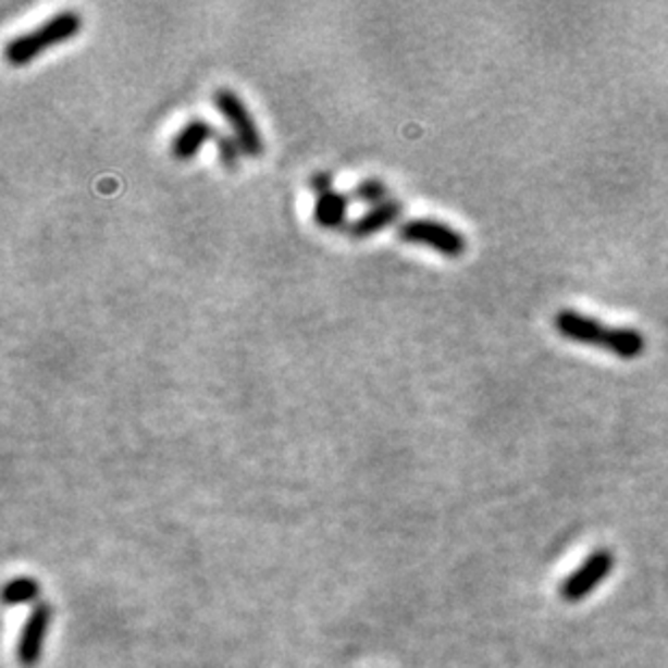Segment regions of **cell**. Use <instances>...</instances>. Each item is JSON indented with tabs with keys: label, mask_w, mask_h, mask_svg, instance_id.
Listing matches in <instances>:
<instances>
[{
	"label": "cell",
	"mask_w": 668,
	"mask_h": 668,
	"mask_svg": "<svg viewBox=\"0 0 668 668\" xmlns=\"http://www.w3.org/2000/svg\"><path fill=\"white\" fill-rule=\"evenodd\" d=\"M405 206L398 199H387L379 206L368 208L363 214H359L352 223L346 225V234L355 240H363L370 238L383 230H387L389 225H394L400 217H403Z\"/></svg>",
	"instance_id": "7"
},
{
	"label": "cell",
	"mask_w": 668,
	"mask_h": 668,
	"mask_svg": "<svg viewBox=\"0 0 668 668\" xmlns=\"http://www.w3.org/2000/svg\"><path fill=\"white\" fill-rule=\"evenodd\" d=\"M556 332L582 344H595L621 359H636L645 350V337L632 327H608L591 317H582L573 310H560L554 319Z\"/></svg>",
	"instance_id": "1"
},
{
	"label": "cell",
	"mask_w": 668,
	"mask_h": 668,
	"mask_svg": "<svg viewBox=\"0 0 668 668\" xmlns=\"http://www.w3.org/2000/svg\"><path fill=\"white\" fill-rule=\"evenodd\" d=\"M348 197L339 190H332L327 195L317 197L312 219L321 230H339L342 225H348Z\"/></svg>",
	"instance_id": "9"
},
{
	"label": "cell",
	"mask_w": 668,
	"mask_h": 668,
	"mask_svg": "<svg viewBox=\"0 0 668 668\" xmlns=\"http://www.w3.org/2000/svg\"><path fill=\"white\" fill-rule=\"evenodd\" d=\"M615 569V554L610 549H595L560 586L565 602L573 604L591 595Z\"/></svg>",
	"instance_id": "6"
},
{
	"label": "cell",
	"mask_w": 668,
	"mask_h": 668,
	"mask_svg": "<svg viewBox=\"0 0 668 668\" xmlns=\"http://www.w3.org/2000/svg\"><path fill=\"white\" fill-rule=\"evenodd\" d=\"M212 104L232 128V135L243 146V152L249 159H260L264 154V137L243 98L232 89L221 87L212 94Z\"/></svg>",
	"instance_id": "4"
},
{
	"label": "cell",
	"mask_w": 668,
	"mask_h": 668,
	"mask_svg": "<svg viewBox=\"0 0 668 668\" xmlns=\"http://www.w3.org/2000/svg\"><path fill=\"white\" fill-rule=\"evenodd\" d=\"M212 137H217L212 124L206 122L203 117H195L186 122L171 139L169 152L175 161H193Z\"/></svg>",
	"instance_id": "8"
},
{
	"label": "cell",
	"mask_w": 668,
	"mask_h": 668,
	"mask_svg": "<svg viewBox=\"0 0 668 668\" xmlns=\"http://www.w3.org/2000/svg\"><path fill=\"white\" fill-rule=\"evenodd\" d=\"M396 236L407 245H418L437 251L446 258H461L468 249L466 236L453 225L437 219H409L396 230Z\"/></svg>",
	"instance_id": "3"
},
{
	"label": "cell",
	"mask_w": 668,
	"mask_h": 668,
	"mask_svg": "<svg viewBox=\"0 0 668 668\" xmlns=\"http://www.w3.org/2000/svg\"><path fill=\"white\" fill-rule=\"evenodd\" d=\"M52 619H54V606L50 602H37L30 608L15 645V658L22 667L30 668L39 665Z\"/></svg>",
	"instance_id": "5"
},
{
	"label": "cell",
	"mask_w": 668,
	"mask_h": 668,
	"mask_svg": "<svg viewBox=\"0 0 668 668\" xmlns=\"http://www.w3.org/2000/svg\"><path fill=\"white\" fill-rule=\"evenodd\" d=\"M352 199L372 208V206H379V203L389 199V188H387L385 182H381L376 177H368V180H361V182L355 184Z\"/></svg>",
	"instance_id": "11"
},
{
	"label": "cell",
	"mask_w": 668,
	"mask_h": 668,
	"mask_svg": "<svg viewBox=\"0 0 668 668\" xmlns=\"http://www.w3.org/2000/svg\"><path fill=\"white\" fill-rule=\"evenodd\" d=\"M41 595V586L37 580L28 578V576H20V578H13L4 584V593H2V602L4 606L13 608V606H24V604H37L41 602L39 599Z\"/></svg>",
	"instance_id": "10"
},
{
	"label": "cell",
	"mask_w": 668,
	"mask_h": 668,
	"mask_svg": "<svg viewBox=\"0 0 668 668\" xmlns=\"http://www.w3.org/2000/svg\"><path fill=\"white\" fill-rule=\"evenodd\" d=\"M214 146H217V157L219 163L225 169L238 168L240 159H243V146L238 144V139L234 135H217L214 137Z\"/></svg>",
	"instance_id": "12"
},
{
	"label": "cell",
	"mask_w": 668,
	"mask_h": 668,
	"mask_svg": "<svg viewBox=\"0 0 668 668\" xmlns=\"http://www.w3.org/2000/svg\"><path fill=\"white\" fill-rule=\"evenodd\" d=\"M308 186H310V190L317 195V197H321V195H327V193H332L335 190L334 188V175L330 173V171H317L312 177H310V182H308Z\"/></svg>",
	"instance_id": "13"
},
{
	"label": "cell",
	"mask_w": 668,
	"mask_h": 668,
	"mask_svg": "<svg viewBox=\"0 0 668 668\" xmlns=\"http://www.w3.org/2000/svg\"><path fill=\"white\" fill-rule=\"evenodd\" d=\"M83 28V15L78 11L65 9L48 20H44L39 26L13 37L4 48V61L13 67L28 65L30 61L39 59L46 50L57 48L70 39H74Z\"/></svg>",
	"instance_id": "2"
}]
</instances>
